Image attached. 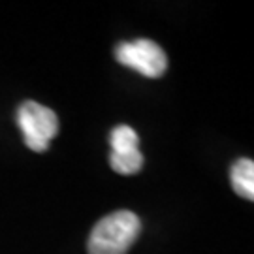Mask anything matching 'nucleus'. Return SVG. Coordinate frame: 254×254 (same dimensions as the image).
Masks as SVG:
<instances>
[{
  "label": "nucleus",
  "instance_id": "obj_1",
  "mask_svg": "<svg viewBox=\"0 0 254 254\" xmlns=\"http://www.w3.org/2000/svg\"><path fill=\"white\" fill-rule=\"evenodd\" d=\"M141 234V220L132 211H115L92 228L89 254H127Z\"/></svg>",
  "mask_w": 254,
  "mask_h": 254
},
{
  "label": "nucleus",
  "instance_id": "obj_2",
  "mask_svg": "<svg viewBox=\"0 0 254 254\" xmlns=\"http://www.w3.org/2000/svg\"><path fill=\"white\" fill-rule=\"evenodd\" d=\"M17 125L23 132L28 149L44 153L49 141L59 132V119L53 109L46 108L38 102H25L17 111Z\"/></svg>",
  "mask_w": 254,
  "mask_h": 254
},
{
  "label": "nucleus",
  "instance_id": "obj_3",
  "mask_svg": "<svg viewBox=\"0 0 254 254\" xmlns=\"http://www.w3.org/2000/svg\"><path fill=\"white\" fill-rule=\"evenodd\" d=\"M115 57L123 66L132 68L147 77H160L168 68V57L164 49L147 38L119 44Z\"/></svg>",
  "mask_w": 254,
  "mask_h": 254
},
{
  "label": "nucleus",
  "instance_id": "obj_4",
  "mask_svg": "<svg viewBox=\"0 0 254 254\" xmlns=\"http://www.w3.org/2000/svg\"><path fill=\"white\" fill-rule=\"evenodd\" d=\"M230 181L234 190L247 200H254V162L251 158H239L230 170Z\"/></svg>",
  "mask_w": 254,
  "mask_h": 254
},
{
  "label": "nucleus",
  "instance_id": "obj_5",
  "mask_svg": "<svg viewBox=\"0 0 254 254\" xmlns=\"http://www.w3.org/2000/svg\"><path fill=\"white\" fill-rule=\"evenodd\" d=\"M109 166L121 175H134L143 168V154L139 153V149L127 153H111Z\"/></svg>",
  "mask_w": 254,
  "mask_h": 254
},
{
  "label": "nucleus",
  "instance_id": "obj_6",
  "mask_svg": "<svg viewBox=\"0 0 254 254\" xmlns=\"http://www.w3.org/2000/svg\"><path fill=\"white\" fill-rule=\"evenodd\" d=\"M109 143H111V153H127V151L139 149V136L136 134L134 128L121 125L111 130Z\"/></svg>",
  "mask_w": 254,
  "mask_h": 254
}]
</instances>
